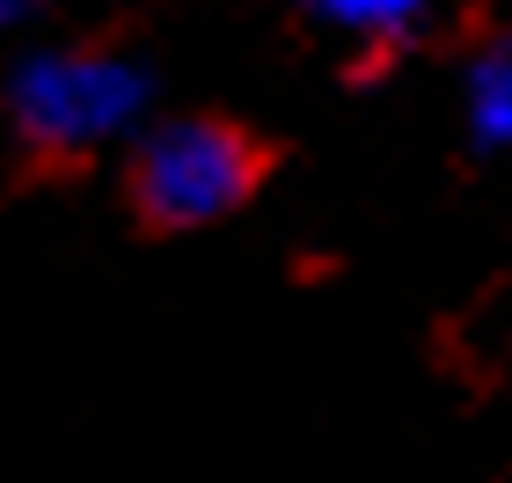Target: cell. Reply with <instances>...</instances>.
I'll list each match as a JSON object with an SVG mask.
<instances>
[{
    "label": "cell",
    "mask_w": 512,
    "mask_h": 483,
    "mask_svg": "<svg viewBox=\"0 0 512 483\" xmlns=\"http://www.w3.org/2000/svg\"><path fill=\"white\" fill-rule=\"evenodd\" d=\"M286 147L235 110H183L132 140L125 154V213L139 235H205L235 220L278 176Z\"/></svg>",
    "instance_id": "obj_1"
},
{
    "label": "cell",
    "mask_w": 512,
    "mask_h": 483,
    "mask_svg": "<svg viewBox=\"0 0 512 483\" xmlns=\"http://www.w3.org/2000/svg\"><path fill=\"white\" fill-rule=\"evenodd\" d=\"M154 96V74L118 44H59V52H30L8 81V118L15 147L44 176H81L139 132Z\"/></svg>",
    "instance_id": "obj_2"
},
{
    "label": "cell",
    "mask_w": 512,
    "mask_h": 483,
    "mask_svg": "<svg viewBox=\"0 0 512 483\" xmlns=\"http://www.w3.org/2000/svg\"><path fill=\"white\" fill-rule=\"evenodd\" d=\"M461 125H469L476 154H498L512 140V37L498 22L461 59Z\"/></svg>",
    "instance_id": "obj_3"
},
{
    "label": "cell",
    "mask_w": 512,
    "mask_h": 483,
    "mask_svg": "<svg viewBox=\"0 0 512 483\" xmlns=\"http://www.w3.org/2000/svg\"><path fill=\"white\" fill-rule=\"evenodd\" d=\"M300 15L337 30V37H352L359 52H403L425 30L432 0H300Z\"/></svg>",
    "instance_id": "obj_4"
},
{
    "label": "cell",
    "mask_w": 512,
    "mask_h": 483,
    "mask_svg": "<svg viewBox=\"0 0 512 483\" xmlns=\"http://www.w3.org/2000/svg\"><path fill=\"white\" fill-rule=\"evenodd\" d=\"M22 15H37V0H0V22H22Z\"/></svg>",
    "instance_id": "obj_5"
}]
</instances>
